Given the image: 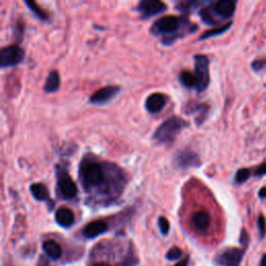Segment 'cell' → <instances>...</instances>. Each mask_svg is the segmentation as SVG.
Wrapping results in <instances>:
<instances>
[{"label":"cell","instance_id":"cell-18","mask_svg":"<svg viewBox=\"0 0 266 266\" xmlns=\"http://www.w3.org/2000/svg\"><path fill=\"white\" fill-rule=\"evenodd\" d=\"M59 86H60V77H59L58 72L55 70L50 71L44 84V88H43L44 92L54 93L59 89Z\"/></svg>","mask_w":266,"mask_h":266},{"label":"cell","instance_id":"cell-17","mask_svg":"<svg viewBox=\"0 0 266 266\" xmlns=\"http://www.w3.org/2000/svg\"><path fill=\"white\" fill-rule=\"evenodd\" d=\"M43 250L46 253V255L51 260H57L62 256V248L55 243L54 240H46L43 244Z\"/></svg>","mask_w":266,"mask_h":266},{"label":"cell","instance_id":"cell-14","mask_svg":"<svg viewBox=\"0 0 266 266\" xmlns=\"http://www.w3.org/2000/svg\"><path fill=\"white\" fill-rule=\"evenodd\" d=\"M56 223L63 228H70L74 224L75 216L73 211L67 207H60L55 213Z\"/></svg>","mask_w":266,"mask_h":266},{"label":"cell","instance_id":"cell-1","mask_svg":"<svg viewBox=\"0 0 266 266\" xmlns=\"http://www.w3.org/2000/svg\"><path fill=\"white\" fill-rule=\"evenodd\" d=\"M79 180L86 192L108 202L118 199L126 185L124 173L118 165L95 158L82 159Z\"/></svg>","mask_w":266,"mask_h":266},{"label":"cell","instance_id":"cell-21","mask_svg":"<svg viewBox=\"0 0 266 266\" xmlns=\"http://www.w3.org/2000/svg\"><path fill=\"white\" fill-rule=\"evenodd\" d=\"M204 2L195 1V0H190V1H180L176 4V9L181 11L183 14H188L190 11L195 10L199 5L203 4Z\"/></svg>","mask_w":266,"mask_h":266},{"label":"cell","instance_id":"cell-19","mask_svg":"<svg viewBox=\"0 0 266 266\" xmlns=\"http://www.w3.org/2000/svg\"><path fill=\"white\" fill-rule=\"evenodd\" d=\"M32 197L37 201H49V191L43 183H33L29 187Z\"/></svg>","mask_w":266,"mask_h":266},{"label":"cell","instance_id":"cell-20","mask_svg":"<svg viewBox=\"0 0 266 266\" xmlns=\"http://www.w3.org/2000/svg\"><path fill=\"white\" fill-rule=\"evenodd\" d=\"M179 80L183 87L187 89H197L198 80L195 73L189 71H182L179 75Z\"/></svg>","mask_w":266,"mask_h":266},{"label":"cell","instance_id":"cell-30","mask_svg":"<svg viewBox=\"0 0 266 266\" xmlns=\"http://www.w3.org/2000/svg\"><path fill=\"white\" fill-rule=\"evenodd\" d=\"M38 266H48V261L45 259V258H41L40 261H39V264Z\"/></svg>","mask_w":266,"mask_h":266},{"label":"cell","instance_id":"cell-25","mask_svg":"<svg viewBox=\"0 0 266 266\" xmlns=\"http://www.w3.org/2000/svg\"><path fill=\"white\" fill-rule=\"evenodd\" d=\"M181 255H182V251H181L177 247H174V248H172L170 251L167 252V254H166V259L170 260V261H175L178 258H180Z\"/></svg>","mask_w":266,"mask_h":266},{"label":"cell","instance_id":"cell-6","mask_svg":"<svg viewBox=\"0 0 266 266\" xmlns=\"http://www.w3.org/2000/svg\"><path fill=\"white\" fill-rule=\"evenodd\" d=\"M195 75L198 80L197 91L202 93L209 86V59L206 55L199 54L195 56Z\"/></svg>","mask_w":266,"mask_h":266},{"label":"cell","instance_id":"cell-4","mask_svg":"<svg viewBox=\"0 0 266 266\" xmlns=\"http://www.w3.org/2000/svg\"><path fill=\"white\" fill-rule=\"evenodd\" d=\"M189 123L180 117H172L156 129L153 139L160 144H171L180 134V132L187 128Z\"/></svg>","mask_w":266,"mask_h":266},{"label":"cell","instance_id":"cell-7","mask_svg":"<svg viewBox=\"0 0 266 266\" xmlns=\"http://www.w3.org/2000/svg\"><path fill=\"white\" fill-rule=\"evenodd\" d=\"M24 50L17 45H9L3 47L0 51V66L1 68L14 67L23 62Z\"/></svg>","mask_w":266,"mask_h":266},{"label":"cell","instance_id":"cell-13","mask_svg":"<svg viewBox=\"0 0 266 266\" xmlns=\"http://www.w3.org/2000/svg\"><path fill=\"white\" fill-rule=\"evenodd\" d=\"M107 230H108V225L106 222L102 220H97L86 226V228L83 229V235L84 237L92 239L105 233Z\"/></svg>","mask_w":266,"mask_h":266},{"label":"cell","instance_id":"cell-8","mask_svg":"<svg viewBox=\"0 0 266 266\" xmlns=\"http://www.w3.org/2000/svg\"><path fill=\"white\" fill-rule=\"evenodd\" d=\"M135 9L139 13L141 19H148L163 13L167 9V6L158 0H142L138 2Z\"/></svg>","mask_w":266,"mask_h":266},{"label":"cell","instance_id":"cell-29","mask_svg":"<svg viewBox=\"0 0 266 266\" xmlns=\"http://www.w3.org/2000/svg\"><path fill=\"white\" fill-rule=\"evenodd\" d=\"M265 174H266V164L260 165L259 167L256 168V171H255L256 176H263Z\"/></svg>","mask_w":266,"mask_h":266},{"label":"cell","instance_id":"cell-34","mask_svg":"<svg viewBox=\"0 0 266 266\" xmlns=\"http://www.w3.org/2000/svg\"><path fill=\"white\" fill-rule=\"evenodd\" d=\"M261 266H266V255H264L262 257V260H261Z\"/></svg>","mask_w":266,"mask_h":266},{"label":"cell","instance_id":"cell-15","mask_svg":"<svg viewBox=\"0 0 266 266\" xmlns=\"http://www.w3.org/2000/svg\"><path fill=\"white\" fill-rule=\"evenodd\" d=\"M208 112V106L206 104H196V103H189L186 106V114L196 116V122L198 125H201L204 120L206 119Z\"/></svg>","mask_w":266,"mask_h":266},{"label":"cell","instance_id":"cell-32","mask_svg":"<svg viewBox=\"0 0 266 266\" xmlns=\"http://www.w3.org/2000/svg\"><path fill=\"white\" fill-rule=\"evenodd\" d=\"M187 262H188V259H185V260H183V261L179 262V263L176 264L175 266H187Z\"/></svg>","mask_w":266,"mask_h":266},{"label":"cell","instance_id":"cell-9","mask_svg":"<svg viewBox=\"0 0 266 266\" xmlns=\"http://www.w3.org/2000/svg\"><path fill=\"white\" fill-rule=\"evenodd\" d=\"M120 87L118 86H107L104 87L97 92H95L90 97V103L93 105H104L108 102H111L116 96L120 93Z\"/></svg>","mask_w":266,"mask_h":266},{"label":"cell","instance_id":"cell-3","mask_svg":"<svg viewBox=\"0 0 266 266\" xmlns=\"http://www.w3.org/2000/svg\"><path fill=\"white\" fill-rule=\"evenodd\" d=\"M236 2L233 0H220L211 3L207 7H203L200 11L201 19L208 25H216L219 19H229L235 13Z\"/></svg>","mask_w":266,"mask_h":266},{"label":"cell","instance_id":"cell-31","mask_svg":"<svg viewBox=\"0 0 266 266\" xmlns=\"http://www.w3.org/2000/svg\"><path fill=\"white\" fill-rule=\"evenodd\" d=\"M259 196H260V198H266V187H263L260 189Z\"/></svg>","mask_w":266,"mask_h":266},{"label":"cell","instance_id":"cell-5","mask_svg":"<svg viewBox=\"0 0 266 266\" xmlns=\"http://www.w3.org/2000/svg\"><path fill=\"white\" fill-rule=\"evenodd\" d=\"M56 189L57 195L65 200H72L77 196V185L71 178L66 168L56 166Z\"/></svg>","mask_w":266,"mask_h":266},{"label":"cell","instance_id":"cell-16","mask_svg":"<svg viewBox=\"0 0 266 266\" xmlns=\"http://www.w3.org/2000/svg\"><path fill=\"white\" fill-rule=\"evenodd\" d=\"M192 226L198 231H205L210 225V216L206 211H198L192 215Z\"/></svg>","mask_w":266,"mask_h":266},{"label":"cell","instance_id":"cell-22","mask_svg":"<svg viewBox=\"0 0 266 266\" xmlns=\"http://www.w3.org/2000/svg\"><path fill=\"white\" fill-rule=\"evenodd\" d=\"M231 25H232V23H228V24H226V25H223V26H220V27H216V28L211 29V30H208V31H205L201 35V37H200V40L203 41V40H206V39H209V38H212V37H216V35L223 34L230 27H231Z\"/></svg>","mask_w":266,"mask_h":266},{"label":"cell","instance_id":"cell-26","mask_svg":"<svg viewBox=\"0 0 266 266\" xmlns=\"http://www.w3.org/2000/svg\"><path fill=\"white\" fill-rule=\"evenodd\" d=\"M158 227L162 235H166L170 231V223L163 216H160L158 220Z\"/></svg>","mask_w":266,"mask_h":266},{"label":"cell","instance_id":"cell-27","mask_svg":"<svg viewBox=\"0 0 266 266\" xmlns=\"http://www.w3.org/2000/svg\"><path fill=\"white\" fill-rule=\"evenodd\" d=\"M258 228L260 230L261 235H265V233H266V221H265L263 215H260V217H259V220H258Z\"/></svg>","mask_w":266,"mask_h":266},{"label":"cell","instance_id":"cell-12","mask_svg":"<svg viewBox=\"0 0 266 266\" xmlns=\"http://www.w3.org/2000/svg\"><path fill=\"white\" fill-rule=\"evenodd\" d=\"M166 101L167 98L165 95L161 93H154L148 97L146 103H144V106H146V110L148 111V113L153 115L158 114L163 110V107L166 104Z\"/></svg>","mask_w":266,"mask_h":266},{"label":"cell","instance_id":"cell-33","mask_svg":"<svg viewBox=\"0 0 266 266\" xmlns=\"http://www.w3.org/2000/svg\"><path fill=\"white\" fill-rule=\"evenodd\" d=\"M92 266H111L110 264H107V263H94Z\"/></svg>","mask_w":266,"mask_h":266},{"label":"cell","instance_id":"cell-24","mask_svg":"<svg viewBox=\"0 0 266 266\" xmlns=\"http://www.w3.org/2000/svg\"><path fill=\"white\" fill-rule=\"evenodd\" d=\"M251 177V172L250 170H248V168H240V170L236 173V176H235V181L237 183L241 184L246 182V181Z\"/></svg>","mask_w":266,"mask_h":266},{"label":"cell","instance_id":"cell-11","mask_svg":"<svg viewBox=\"0 0 266 266\" xmlns=\"http://www.w3.org/2000/svg\"><path fill=\"white\" fill-rule=\"evenodd\" d=\"M175 163L181 168H188L192 166H198L200 164V159L196 152L189 149H182L176 154Z\"/></svg>","mask_w":266,"mask_h":266},{"label":"cell","instance_id":"cell-2","mask_svg":"<svg viewBox=\"0 0 266 266\" xmlns=\"http://www.w3.org/2000/svg\"><path fill=\"white\" fill-rule=\"evenodd\" d=\"M196 24H191L186 16H165L156 20L150 28L153 35L162 37L163 45H171L179 38H182L185 32L197 30Z\"/></svg>","mask_w":266,"mask_h":266},{"label":"cell","instance_id":"cell-28","mask_svg":"<svg viewBox=\"0 0 266 266\" xmlns=\"http://www.w3.org/2000/svg\"><path fill=\"white\" fill-rule=\"evenodd\" d=\"M265 64H266V60H262V59H256L255 62H254V63L252 64V66H253V69H254V70L258 71L259 69L263 68V66H264Z\"/></svg>","mask_w":266,"mask_h":266},{"label":"cell","instance_id":"cell-23","mask_svg":"<svg viewBox=\"0 0 266 266\" xmlns=\"http://www.w3.org/2000/svg\"><path fill=\"white\" fill-rule=\"evenodd\" d=\"M25 4L28 6V8L32 11V13L37 16L40 20L42 21H47L48 20V16L45 13V11L37 4L34 1H30V0H26Z\"/></svg>","mask_w":266,"mask_h":266},{"label":"cell","instance_id":"cell-10","mask_svg":"<svg viewBox=\"0 0 266 266\" xmlns=\"http://www.w3.org/2000/svg\"><path fill=\"white\" fill-rule=\"evenodd\" d=\"M244 257V251L236 248L227 249L224 251L219 258L216 259L217 263L223 266H239Z\"/></svg>","mask_w":266,"mask_h":266}]
</instances>
